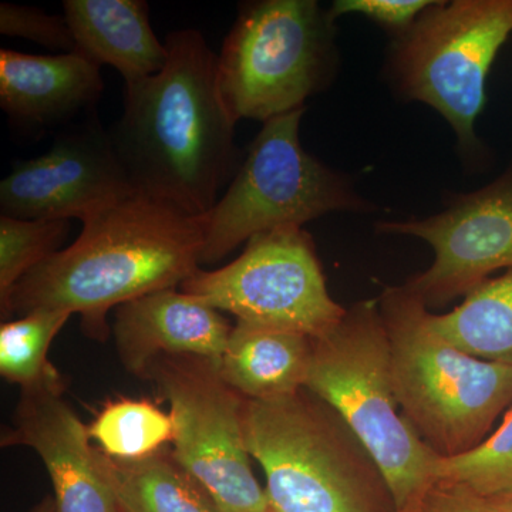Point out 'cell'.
Here are the masks:
<instances>
[{"mask_svg": "<svg viewBox=\"0 0 512 512\" xmlns=\"http://www.w3.org/2000/svg\"><path fill=\"white\" fill-rule=\"evenodd\" d=\"M315 338L295 330L235 322L220 359L225 382L247 400H275L305 389Z\"/></svg>", "mask_w": 512, "mask_h": 512, "instance_id": "e0dca14e", "label": "cell"}, {"mask_svg": "<svg viewBox=\"0 0 512 512\" xmlns=\"http://www.w3.org/2000/svg\"><path fill=\"white\" fill-rule=\"evenodd\" d=\"M204 217L133 194L83 221L70 247L36 266L0 303L2 319L49 309L80 315L84 333L104 340L107 315L124 303L180 288L197 269Z\"/></svg>", "mask_w": 512, "mask_h": 512, "instance_id": "7a4b0ae2", "label": "cell"}, {"mask_svg": "<svg viewBox=\"0 0 512 512\" xmlns=\"http://www.w3.org/2000/svg\"><path fill=\"white\" fill-rule=\"evenodd\" d=\"M146 380L156 384L161 399L170 404L175 460L222 512H271L245 440V397L225 382L220 362L160 356L148 366Z\"/></svg>", "mask_w": 512, "mask_h": 512, "instance_id": "9c48e42d", "label": "cell"}, {"mask_svg": "<svg viewBox=\"0 0 512 512\" xmlns=\"http://www.w3.org/2000/svg\"><path fill=\"white\" fill-rule=\"evenodd\" d=\"M417 512H485V501L464 485L439 481Z\"/></svg>", "mask_w": 512, "mask_h": 512, "instance_id": "484cf974", "label": "cell"}, {"mask_svg": "<svg viewBox=\"0 0 512 512\" xmlns=\"http://www.w3.org/2000/svg\"><path fill=\"white\" fill-rule=\"evenodd\" d=\"M0 33L5 36L22 37L47 49L63 53L76 52V42L66 18L49 15L42 9L2 3Z\"/></svg>", "mask_w": 512, "mask_h": 512, "instance_id": "cb8c5ba5", "label": "cell"}, {"mask_svg": "<svg viewBox=\"0 0 512 512\" xmlns=\"http://www.w3.org/2000/svg\"><path fill=\"white\" fill-rule=\"evenodd\" d=\"M69 220H22L0 215V303L20 279L62 251Z\"/></svg>", "mask_w": 512, "mask_h": 512, "instance_id": "7402d4cb", "label": "cell"}, {"mask_svg": "<svg viewBox=\"0 0 512 512\" xmlns=\"http://www.w3.org/2000/svg\"><path fill=\"white\" fill-rule=\"evenodd\" d=\"M180 289L237 322L315 339L348 311L330 296L311 235L296 225L255 235L235 261L214 271L197 269Z\"/></svg>", "mask_w": 512, "mask_h": 512, "instance_id": "30bf717a", "label": "cell"}, {"mask_svg": "<svg viewBox=\"0 0 512 512\" xmlns=\"http://www.w3.org/2000/svg\"><path fill=\"white\" fill-rule=\"evenodd\" d=\"M427 322L458 349L512 366V269L477 286L453 311L427 312Z\"/></svg>", "mask_w": 512, "mask_h": 512, "instance_id": "d6986e66", "label": "cell"}, {"mask_svg": "<svg viewBox=\"0 0 512 512\" xmlns=\"http://www.w3.org/2000/svg\"><path fill=\"white\" fill-rule=\"evenodd\" d=\"M64 18L76 52L114 67L126 84L154 76L168 50L154 33L144 0H64Z\"/></svg>", "mask_w": 512, "mask_h": 512, "instance_id": "2e32d148", "label": "cell"}, {"mask_svg": "<svg viewBox=\"0 0 512 512\" xmlns=\"http://www.w3.org/2000/svg\"><path fill=\"white\" fill-rule=\"evenodd\" d=\"M377 231L420 238L433 248L430 268L404 284L429 311L466 298L495 271L512 269V168L433 217L384 221Z\"/></svg>", "mask_w": 512, "mask_h": 512, "instance_id": "8fae6325", "label": "cell"}, {"mask_svg": "<svg viewBox=\"0 0 512 512\" xmlns=\"http://www.w3.org/2000/svg\"><path fill=\"white\" fill-rule=\"evenodd\" d=\"M464 485L483 498L512 491V409L503 423L473 450L456 457H440L437 483Z\"/></svg>", "mask_w": 512, "mask_h": 512, "instance_id": "603a6c76", "label": "cell"}, {"mask_svg": "<svg viewBox=\"0 0 512 512\" xmlns=\"http://www.w3.org/2000/svg\"><path fill=\"white\" fill-rule=\"evenodd\" d=\"M244 431L271 512H397L369 451L306 387L281 399H245Z\"/></svg>", "mask_w": 512, "mask_h": 512, "instance_id": "3957f363", "label": "cell"}, {"mask_svg": "<svg viewBox=\"0 0 512 512\" xmlns=\"http://www.w3.org/2000/svg\"><path fill=\"white\" fill-rule=\"evenodd\" d=\"M335 23L315 0L244 3L218 55L231 119L266 121L303 109L336 66Z\"/></svg>", "mask_w": 512, "mask_h": 512, "instance_id": "8992f818", "label": "cell"}, {"mask_svg": "<svg viewBox=\"0 0 512 512\" xmlns=\"http://www.w3.org/2000/svg\"><path fill=\"white\" fill-rule=\"evenodd\" d=\"M87 430L99 450L121 460L151 456L174 439L171 414L148 400L109 402L96 414Z\"/></svg>", "mask_w": 512, "mask_h": 512, "instance_id": "44dd1931", "label": "cell"}, {"mask_svg": "<svg viewBox=\"0 0 512 512\" xmlns=\"http://www.w3.org/2000/svg\"><path fill=\"white\" fill-rule=\"evenodd\" d=\"M2 447H29L45 464L57 512H121L100 476L89 430L55 390L20 392Z\"/></svg>", "mask_w": 512, "mask_h": 512, "instance_id": "4fadbf2b", "label": "cell"}, {"mask_svg": "<svg viewBox=\"0 0 512 512\" xmlns=\"http://www.w3.org/2000/svg\"><path fill=\"white\" fill-rule=\"evenodd\" d=\"M100 66L80 52L33 56L0 50V107L16 126L46 130L96 107Z\"/></svg>", "mask_w": 512, "mask_h": 512, "instance_id": "9a60e30c", "label": "cell"}, {"mask_svg": "<svg viewBox=\"0 0 512 512\" xmlns=\"http://www.w3.org/2000/svg\"><path fill=\"white\" fill-rule=\"evenodd\" d=\"M165 45L163 69L126 84L123 114L110 134L137 194L204 217L241 164L237 123L218 90V55L202 33L175 30Z\"/></svg>", "mask_w": 512, "mask_h": 512, "instance_id": "6da1fadb", "label": "cell"}, {"mask_svg": "<svg viewBox=\"0 0 512 512\" xmlns=\"http://www.w3.org/2000/svg\"><path fill=\"white\" fill-rule=\"evenodd\" d=\"M387 338L394 392L403 416L440 457L483 443L512 403V366L458 349L427 322L429 309L406 286L377 299Z\"/></svg>", "mask_w": 512, "mask_h": 512, "instance_id": "277c9868", "label": "cell"}, {"mask_svg": "<svg viewBox=\"0 0 512 512\" xmlns=\"http://www.w3.org/2000/svg\"><path fill=\"white\" fill-rule=\"evenodd\" d=\"M133 194L110 131L92 116L46 153L13 165L0 183V215L83 222Z\"/></svg>", "mask_w": 512, "mask_h": 512, "instance_id": "7c38bea8", "label": "cell"}, {"mask_svg": "<svg viewBox=\"0 0 512 512\" xmlns=\"http://www.w3.org/2000/svg\"><path fill=\"white\" fill-rule=\"evenodd\" d=\"M30 512H57L53 495H46V497L42 498V500H40L39 503L30 510Z\"/></svg>", "mask_w": 512, "mask_h": 512, "instance_id": "83f0119b", "label": "cell"}, {"mask_svg": "<svg viewBox=\"0 0 512 512\" xmlns=\"http://www.w3.org/2000/svg\"><path fill=\"white\" fill-rule=\"evenodd\" d=\"M121 512H123V511H121Z\"/></svg>", "mask_w": 512, "mask_h": 512, "instance_id": "f1b7e54d", "label": "cell"}, {"mask_svg": "<svg viewBox=\"0 0 512 512\" xmlns=\"http://www.w3.org/2000/svg\"><path fill=\"white\" fill-rule=\"evenodd\" d=\"M66 311L39 309L6 320L0 326V375L23 390L64 393V380L50 362L49 350L57 333L72 318Z\"/></svg>", "mask_w": 512, "mask_h": 512, "instance_id": "ffe728a7", "label": "cell"}, {"mask_svg": "<svg viewBox=\"0 0 512 512\" xmlns=\"http://www.w3.org/2000/svg\"><path fill=\"white\" fill-rule=\"evenodd\" d=\"M94 460L123 512H222L171 450L121 460L94 447Z\"/></svg>", "mask_w": 512, "mask_h": 512, "instance_id": "ac0fdd59", "label": "cell"}, {"mask_svg": "<svg viewBox=\"0 0 512 512\" xmlns=\"http://www.w3.org/2000/svg\"><path fill=\"white\" fill-rule=\"evenodd\" d=\"M306 389L328 403L369 451L396 511L417 512L437 484L440 456L400 409L377 299L350 306L338 326L315 339Z\"/></svg>", "mask_w": 512, "mask_h": 512, "instance_id": "5b68a950", "label": "cell"}, {"mask_svg": "<svg viewBox=\"0 0 512 512\" xmlns=\"http://www.w3.org/2000/svg\"><path fill=\"white\" fill-rule=\"evenodd\" d=\"M306 107L264 123L237 173L204 215L200 265H212L255 235L316 220L330 212H367L369 202L348 178L302 147L299 127Z\"/></svg>", "mask_w": 512, "mask_h": 512, "instance_id": "52a82bcc", "label": "cell"}, {"mask_svg": "<svg viewBox=\"0 0 512 512\" xmlns=\"http://www.w3.org/2000/svg\"><path fill=\"white\" fill-rule=\"evenodd\" d=\"M511 35L512 0H454L431 3L394 42V86L439 111L464 154L480 148L476 121L488 73Z\"/></svg>", "mask_w": 512, "mask_h": 512, "instance_id": "ba28073f", "label": "cell"}, {"mask_svg": "<svg viewBox=\"0 0 512 512\" xmlns=\"http://www.w3.org/2000/svg\"><path fill=\"white\" fill-rule=\"evenodd\" d=\"M232 325L197 296L170 288L124 303L114 316V342L130 375L146 379L160 356H201L220 362Z\"/></svg>", "mask_w": 512, "mask_h": 512, "instance_id": "5bb4252c", "label": "cell"}, {"mask_svg": "<svg viewBox=\"0 0 512 512\" xmlns=\"http://www.w3.org/2000/svg\"><path fill=\"white\" fill-rule=\"evenodd\" d=\"M431 3V0H336L330 6L328 16L335 23L346 13H360L399 36L416 22Z\"/></svg>", "mask_w": 512, "mask_h": 512, "instance_id": "d4e9b609", "label": "cell"}, {"mask_svg": "<svg viewBox=\"0 0 512 512\" xmlns=\"http://www.w3.org/2000/svg\"><path fill=\"white\" fill-rule=\"evenodd\" d=\"M484 501L485 512H512V491L497 497L484 498Z\"/></svg>", "mask_w": 512, "mask_h": 512, "instance_id": "4316f807", "label": "cell"}]
</instances>
